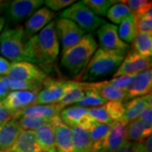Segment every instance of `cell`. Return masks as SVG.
Masks as SVG:
<instances>
[{
    "instance_id": "cell-1",
    "label": "cell",
    "mask_w": 152,
    "mask_h": 152,
    "mask_svg": "<svg viewBox=\"0 0 152 152\" xmlns=\"http://www.w3.org/2000/svg\"><path fill=\"white\" fill-rule=\"evenodd\" d=\"M56 21H51L37 35L28 38L29 55L31 63L49 65L59 54V39L56 30Z\"/></svg>"
},
{
    "instance_id": "cell-2",
    "label": "cell",
    "mask_w": 152,
    "mask_h": 152,
    "mask_svg": "<svg viewBox=\"0 0 152 152\" xmlns=\"http://www.w3.org/2000/svg\"><path fill=\"white\" fill-rule=\"evenodd\" d=\"M127 52L118 50L96 49L86 67L77 76L79 82L93 81L98 78L108 75L117 70L122 64Z\"/></svg>"
},
{
    "instance_id": "cell-3",
    "label": "cell",
    "mask_w": 152,
    "mask_h": 152,
    "mask_svg": "<svg viewBox=\"0 0 152 152\" xmlns=\"http://www.w3.org/2000/svg\"><path fill=\"white\" fill-rule=\"evenodd\" d=\"M97 49V43L92 34L85 35L81 40L63 52L61 64L72 75L78 76L86 67Z\"/></svg>"
},
{
    "instance_id": "cell-4",
    "label": "cell",
    "mask_w": 152,
    "mask_h": 152,
    "mask_svg": "<svg viewBox=\"0 0 152 152\" xmlns=\"http://www.w3.org/2000/svg\"><path fill=\"white\" fill-rule=\"evenodd\" d=\"M0 53L7 60L31 63L29 55L28 38L25 34L24 26L7 27L2 31L0 35Z\"/></svg>"
},
{
    "instance_id": "cell-5",
    "label": "cell",
    "mask_w": 152,
    "mask_h": 152,
    "mask_svg": "<svg viewBox=\"0 0 152 152\" xmlns=\"http://www.w3.org/2000/svg\"><path fill=\"white\" fill-rule=\"evenodd\" d=\"M60 18L75 22L85 32H91L105 25L106 20L96 15L82 1L73 4L60 15Z\"/></svg>"
},
{
    "instance_id": "cell-6",
    "label": "cell",
    "mask_w": 152,
    "mask_h": 152,
    "mask_svg": "<svg viewBox=\"0 0 152 152\" xmlns=\"http://www.w3.org/2000/svg\"><path fill=\"white\" fill-rule=\"evenodd\" d=\"M43 2L42 0L10 1L4 13L10 21L17 23L30 18L38 9L41 8Z\"/></svg>"
},
{
    "instance_id": "cell-7",
    "label": "cell",
    "mask_w": 152,
    "mask_h": 152,
    "mask_svg": "<svg viewBox=\"0 0 152 152\" xmlns=\"http://www.w3.org/2000/svg\"><path fill=\"white\" fill-rule=\"evenodd\" d=\"M55 26L58 39L60 38L62 43L63 52L78 43L86 35L82 29L69 19L59 18L56 21Z\"/></svg>"
},
{
    "instance_id": "cell-8",
    "label": "cell",
    "mask_w": 152,
    "mask_h": 152,
    "mask_svg": "<svg viewBox=\"0 0 152 152\" xmlns=\"http://www.w3.org/2000/svg\"><path fill=\"white\" fill-rule=\"evenodd\" d=\"M151 69V58L139 54L131 50L126 53L122 64L114 73L113 78L126 75L139 74L142 71Z\"/></svg>"
},
{
    "instance_id": "cell-9",
    "label": "cell",
    "mask_w": 152,
    "mask_h": 152,
    "mask_svg": "<svg viewBox=\"0 0 152 152\" xmlns=\"http://www.w3.org/2000/svg\"><path fill=\"white\" fill-rule=\"evenodd\" d=\"M68 85L69 80H54L47 78L44 81L42 88L38 92L37 101L34 105H51L57 103L64 95Z\"/></svg>"
},
{
    "instance_id": "cell-10",
    "label": "cell",
    "mask_w": 152,
    "mask_h": 152,
    "mask_svg": "<svg viewBox=\"0 0 152 152\" xmlns=\"http://www.w3.org/2000/svg\"><path fill=\"white\" fill-rule=\"evenodd\" d=\"M6 76L26 81L44 80L48 78L46 73L39 67L32 63L26 61L11 63L10 70Z\"/></svg>"
},
{
    "instance_id": "cell-11",
    "label": "cell",
    "mask_w": 152,
    "mask_h": 152,
    "mask_svg": "<svg viewBox=\"0 0 152 152\" xmlns=\"http://www.w3.org/2000/svg\"><path fill=\"white\" fill-rule=\"evenodd\" d=\"M96 35L102 48L124 52L129 49V45L123 42L118 37V26L116 25L106 23L98 28Z\"/></svg>"
},
{
    "instance_id": "cell-12",
    "label": "cell",
    "mask_w": 152,
    "mask_h": 152,
    "mask_svg": "<svg viewBox=\"0 0 152 152\" xmlns=\"http://www.w3.org/2000/svg\"><path fill=\"white\" fill-rule=\"evenodd\" d=\"M37 91H19L9 92L5 99L2 102L6 108L13 113H17L35 104L38 92Z\"/></svg>"
},
{
    "instance_id": "cell-13",
    "label": "cell",
    "mask_w": 152,
    "mask_h": 152,
    "mask_svg": "<svg viewBox=\"0 0 152 152\" xmlns=\"http://www.w3.org/2000/svg\"><path fill=\"white\" fill-rule=\"evenodd\" d=\"M127 123L124 121L113 122L110 129L104 137L98 152H114L125 140Z\"/></svg>"
},
{
    "instance_id": "cell-14",
    "label": "cell",
    "mask_w": 152,
    "mask_h": 152,
    "mask_svg": "<svg viewBox=\"0 0 152 152\" xmlns=\"http://www.w3.org/2000/svg\"><path fill=\"white\" fill-rule=\"evenodd\" d=\"M55 17V13L47 7L38 9L26 22L24 31L26 37L30 38L42 30Z\"/></svg>"
},
{
    "instance_id": "cell-15",
    "label": "cell",
    "mask_w": 152,
    "mask_h": 152,
    "mask_svg": "<svg viewBox=\"0 0 152 152\" xmlns=\"http://www.w3.org/2000/svg\"><path fill=\"white\" fill-rule=\"evenodd\" d=\"M152 71L151 69L137 74L135 78L126 91L127 99L140 97L151 93Z\"/></svg>"
},
{
    "instance_id": "cell-16",
    "label": "cell",
    "mask_w": 152,
    "mask_h": 152,
    "mask_svg": "<svg viewBox=\"0 0 152 152\" xmlns=\"http://www.w3.org/2000/svg\"><path fill=\"white\" fill-rule=\"evenodd\" d=\"M64 108V107L62 105L58 103L51 105H32L15 113V119H18L24 116L53 118L57 115H59L60 112Z\"/></svg>"
},
{
    "instance_id": "cell-17",
    "label": "cell",
    "mask_w": 152,
    "mask_h": 152,
    "mask_svg": "<svg viewBox=\"0 0 152 152\" xmlns=\"http://www.w3.org/2000/svg\"><path fill=\"white\" fill-rule=\"evenodd\" d=\"M21 129L18 120L13 119L0 125V151H8L14 145Z\"/></svg>"
},
{
    "instance_id": "cell-18",
    "label": "cell",
    "mask_w": 152,
    "mask_h": 152,
    "mask_svg": "<svg viewBox=\"0 0 152 152\" xmlns=\"http://www.w3.org/2000/svg\"><path fill=\"white\" fill-rule=\"evenodd\" d=\"M10 152H42L38 146L35 132L21 129L16 140L11 146Z\"/></svg>"
},
{
    "instance_id": "cell-19",
    "label": "cell",
    "mask_w": 152,
    "mask_h": 152,
    "mask_svg": "<svg viewBox=\"0 0 152 152\" xmlns=\"http://www.w3.org/2000/svg\"><path fill=\"white\" fill-rule=\"evenodd\" d=\"M152 128H148L139 118L133 120L126 126L125 140L140 143L151 136Z\"/></svg>"
},
{
    "instance_id": "cell-20",
    "label": "cell",
    "mask_w": 152,
    "mask_h": 152,
    "mask_svg": "<svg viewBox=\"0 0 152 152\" xmlns=\"http://www.w3.org/2000/svg\"><path fill=\"white\" fill-rule=\"evenodd\" d=\"M38 146L42 152L56 151L55 148V131L53 125L46 124L34 131Z\"/></svg>"
},
{
    "instance_id": "cell-21",
    "label": "cell",
    "mask_w": 152,
    "mask_h": 152,
    "mask_svg": "<svg viewBox=\"0 0 152 152\" xmlns=\"http://www.w3.org/2000/svg\"><path fill=\"white\" fill-rule=\"evenodd\" d=\"M55 148L57 152H74L72 128L62 124L54 127Z\"/></svg>"
},
{
    "instance_id": "cell-22",
    "label": "cell",
    "mask_w": 152,
    "mask_h": 152,
    "mask_svg": "<svg viewBox=\"0 0 152 152\" xmlns=\"http://www.w3.org/2000/svg\"><path fill=\"white\" fill-rule=\"evenodd\" d=\"M72 143L74 152H91L92 144L87 129L77 125L72 128Z\"/></svg>"
},
{
    "instance_id": "cell-23",
    "label": "cell",
    "mask_w": 152,
    "mask_h": 152,
    "mask_svg": "<svg viewBox=\"0 0 152 152\" xmlns=\"http://www.w3.org/2000/svg\"><path fill=\"white\" fill-rule=\"evenodd\" d=\"M85 95L86 91L82 87L81 82L69 81L65 91L57 103L62 105L64 107L68 105L77 103L84 98Z\"/></svg>"
},
{
    "instance_id": "cell-24",
    "label": "cell",
    "mask_w": 152,
    "mask_h": 152,
    "mask_svg": "<svg viewBox=\"0 0 152 152\" xmlns=\"http://www.w3.org/2000/svg\"><path fill=\"white\" fill-rule=\"evenodd\" d=\"M138 33L136 16L132 12L120 23L119 27H118V34L120 39L128 44L129 42L132 43Z\"/></svg>"
},
{
    "instance_id": "cell-25",
    "label": "cell",
    "mask_w": 152,
    "mask_h": 152,
    "mask_svg": "<svg viewBox=\"0 0 152 152\" xmlns=\"http://www.w3.org/2000/svg\"><path fill=\"white\" fill-rule=\"evenodd\" d=\"M148 107H149V105L147 103L145 96L133 98L131 101H129V102H127L124 105V116L121 121H124L128 124L133 120L137 119L140 113L143 112V110Z\"/></svg>"
},
{
    "instance_id": "cell-26",
    "label": "cell",
    "mask_w": 152,
    "mask_h": 152,
    "mask_svg": "<svg viewBox=\"0 0 152 152\" xmlns=\"http://www.w3.org/2000/svg\"><path fill=\"white\" fill-rule=\"evenodd\" d=\"M86 107L74 106L68 108H64L59 113L61 120L64 124L69 126L71 128L80 125L83 118H85L87 113Z\"/></svg>"
},
{
    "instance_id": "cell-27",
    "label": "cell",
    "mask_w": 152,
    "mask_h": 152,
    "mask_svg": "<svg viewBox=\"0 0 152 152\" xmlns=\"http://www.w3.org/2000/svg\"><path fill=\"white\" fill-rule=\"evenodd\" d=\"M5 86L9 91H37L42 88L44 80L37 81H26L10 78L9 76H1Z\"/></svg>"
},
{
    "instance_id": "cell-28",
    "label": "cell",
    "mask_w": 152,
    "mask_h": 152,
    "mask_svg": "<svg viewBox=\"0 0 152 152\" xmlns=\"http://www.w3.org/2000/svg\"><path fill=\"white\" fill-rule=\"evenodd\" d=\"M113 124V123H112ZM112 124H99L93 121L89 128L90 139L92 144V151L98 152L104 137L107 134Z\"/></svg>"
},
{
    "instance_id": "cell-29",
    "label": "cell",
    "mask_w": 152,
    "mask_h": 152,
    "mask_svg": "<svg viewBox=\"0 0 152 152\" xmlns=\"http://www.w3.org/2000/svg\"><path fill=\"white\" fill-rule=\"evenodd\" d=\"M58 116V115H57ZM56 117V116H55ZM55 117L53 118H44V117H34V116H24L18 118V123L23 130L35 131L38 128L46 124H54Z\"/></svg>"
},
{
    "instance_id": "cell-30",
    "label": "cell",
    "mask_w": 152,
    "mask_h": 152,
    "mask_svg": "<svg viewBox=\"0 0 152 152\" xmlns=\"http://www.w3.org/2000/svg\"><path fill=\"white\" fill-rule=\"evenodd\" d=\"M132 48L139 54L151 58L152 35L139 32L132 42Z\"/></svg>"
},
{
    "instance_id": "cell-31",
    "label": "cell",
    "mask_w": 152,
    "mask_h": 152,
    "mask_svg": "<svg viewBox=\"0 0 152 152\" xmlns=\"http://www.w3.org/2000/svg\"><path fill=\"white\" fill-rule=\"evenodd\" d=\"M132 13L128 6L117 1L116 4L112 5L107 12V16L114 24H120L127 16Z\"/></svg>"
},
{
    "instance_id": "cell-32",
    "label": "cell",
    "mask_w": 152,
    "mask_h": 152,
    "mask_svg": "<svg viewBox=\"0 0 152 152\" xmlns=\"http://www.w3.org/2000/svg\"><path fill=\"white\" fill-rule=\"evenodd\" d=\"M106 112L113 122L121 121L125 113L124 104L121 101H108L104 105Z\"/></svg>"
},
{
    "instance_id": "cell-33",
    "label": "cell",
    "mask_w": 152,
    "mask_h": 152,
    "mask_svg": "<svg viewBox=\"0 0 152 152\" xmlns=\"http://www.w3.org/2000/svg\"><path fill=\"white\" fill-rule=\"evenodd\" d=\"M82 2L96 15H99L102 16L107 15L111 6L117 3V1L114 0H85Z\"/></svg>"
},
{
    "instance_id": "cell-34",
    "label": "cell",
    "mask_w": 152,
    "mask_h": 152,
    "mask_svg": "<svg viewBox=\"0 0 152 152\" xmlns=\"http://www.w3.org/2000/svg\"><path fill=\"white\" fill-rule=\"evenodd\" d=\"M107 102V100H105L101 96H99L97 93L94 92L92 91H86V95L83 99H81L80 102H78L76 106L79 107H97L103 106Z\"/></svg>"
},
{
    "instance_id": "cell-35",
    "label": "cell",
    "mask_w": 152,
    "mask_h": 152,
    "mask_svg": "<svg viewBox=\"0 0 152 152\" xmlns=\"http://www.w3.org/2000/svg\"><path fill=\"white\" fill-rule=\"evenodd\" d=\"M86 114L94 121L99 124H112L113 121L109 118L106 112L105 107L101 106L97 107H91L87 109Z\"/></svg>"
},
{
    "instance_id": "cell-36",
    "label": "cell",
    "mask_w": 152,
    "mask_h": 152,
    "mask_svg": "<svg viewBox=\"0 0 152 152\" xmlns=\"http://www.w3.org/2000/svg\"><path fill=\"white\" fill-rule=\"evenodd\" d=\"M137 74H132V75H122L119 77H116L113 78L108 81L109 85H111L114 88L123 91H127L129 90V88L132 84V82L134 80V79L135 78Z\"/></svg>"
},
{
    "instance_id": "cell-37",
    "label": "cell",
    "mask_w": 152,
    "mask_h": 152,
    "mask_svg": "<svg viewBox=\"0 0 152 152\" xmlns=\"http://www.w3.org/2000/svg\"><path fill=\"white\" fill-rule=\"evenodd\" d=\"M135 16L138 32L152 35V17L147 15Z\"/></svg>"
},
{
    "instance_id": "cell-38",
    "label": "cell",
    "mask_w": 152,
    "mask_h": 152,
    "mask_svg": "<svg viewBox=\"0 0 152 152\" xmlns=\"http://www.w3.org/2000/svg\"><path fill=\"white\" fill-rule=\"evenodd\" d=\"M74 0H47L44 1L43 4H46L47 8H48L50 10L58 11L64 9L68 6L74 4Z\"/></svg>"
},
{
    "instance_id": "cell-39",
    "label": "cell",
    "mask_w": 152,
    "mask_h": 152,
    "mask_svg": "<svg viewBox=\"0 0 152 152\" xmlns=\"http://www.w3.org/2000/svg\"><path fill=\"white\" fill-rule=\"evenodd\" d=\"M13 119H15V113L6 108L4 104L0 102V125Z\"/></svg>"
},
{
    "instance_id": "cell-40",
    "label": "cell",
    "mask_w": 152,
    "mask_h": 152,
    "mask_svg": "<svg viewBox=\"0 0 152 152\" xmlns=\"http://www.w3.org/2000/svg\"><path fill=\"white\" fill-rule=\"evenodd\" d=\"M148 128H152V107H148L143 110L138 118Z\"/></svg>"
},
{
    "instance_id": "cell-41",
    "label": "cell",
    "mask_w": 152,
    "mask_h": 152,
    "mask_svg": "<svg viewBox=\"0 0 152 152\" xmlns=\"http://www.w3.org/2000/svg\"><path fill=\"white\" fill-rule=\"evenodd\" d=\"M139 143L124 140L114 152H138Z\"/></svg>"
},
{
    "instance_id": "cell-42",
    "label": "cell",
    "mask_w": 152,
    "mask_h": 152,
    "mask_svg": "<svg viewBox=\"0 0 152 152\" xmlns=\"http://www.w3.org/2000/svg\"><path fill=\"white\" fill-rule=\"evenodd\" d=\"M138 152H152L151 136L148 137L145 140L139 143Z\"/></svg>"
},
{
    "instance_id": "cell-43",
    "label": "cell",
    "mask_w": 152,
    "mask_h": 152,
    "mask_svg": "<svg viewBox=\"0 0 152 152\" xmlns=\"http://www.w3.org/2000/svg\"><path fill=\"white\" fill-rule=\"evenodd\" d=\"M11 63L4 58L0 57V76H4L10 70Z\"/></svg>"
},
{
    "instance_id": "cell-44",
    "label": "cell",
    "mask_w": 152,
    "mask_h": 152,
    "mask_svg": "<svg viewBox=\"0 0 152 152\" xmlns=\"http://www.w3.org/2000/svg\"><path fill=\"white\" fill-rule=\"evenodd\" d=\"M9 94V90L5 86L4 83L2 80V77L0 76V102H2Z\"/></svg>"
},
{
    "instance_id": "cell-45",
    "label": "cell",
    "mask_w": 152,
    "mask_h": 152,
    "mask_svg": "<svg viewBox=\"0 0 152 152\" xmlns=\"http://www.w3.org/2000/svg\"><path fill=\"white\" fill-rule=\"evenodd\" d=\"M10 4V1H5V0H0V14L4 13L6 8L8 4Z\"/></svg>"
},
{
    "instance_id": "cell-46",
    "label": "cell",
    "mask_w": 152,
    "mask_h": 152,
    "mask_svg": "<svg viewBox=\"0 0 152 152\" xmlns=\"http://www.w3.org/2000/svg\"><path fill=\"white\" fill-rule=\"evenodd\" d=\"M4 24H5V18L0 16V34L2 33V31H3L4 26Z\"/></svg>"
},
{
    "instance_id": "cell-47",
    "label": "cell",
    "mask_w": 152,
    "mask_h": 152,
    "mask_svg": "<svg viewBox=\"0 0 152 152\" xmlns=\"http://www.w3.org/2000/svg\"><path fill=\"white\" fill-rule=\"evenodd\" d=\"M0 152H10L9 151H0Z\"/></svg>"
}]
</instances>
